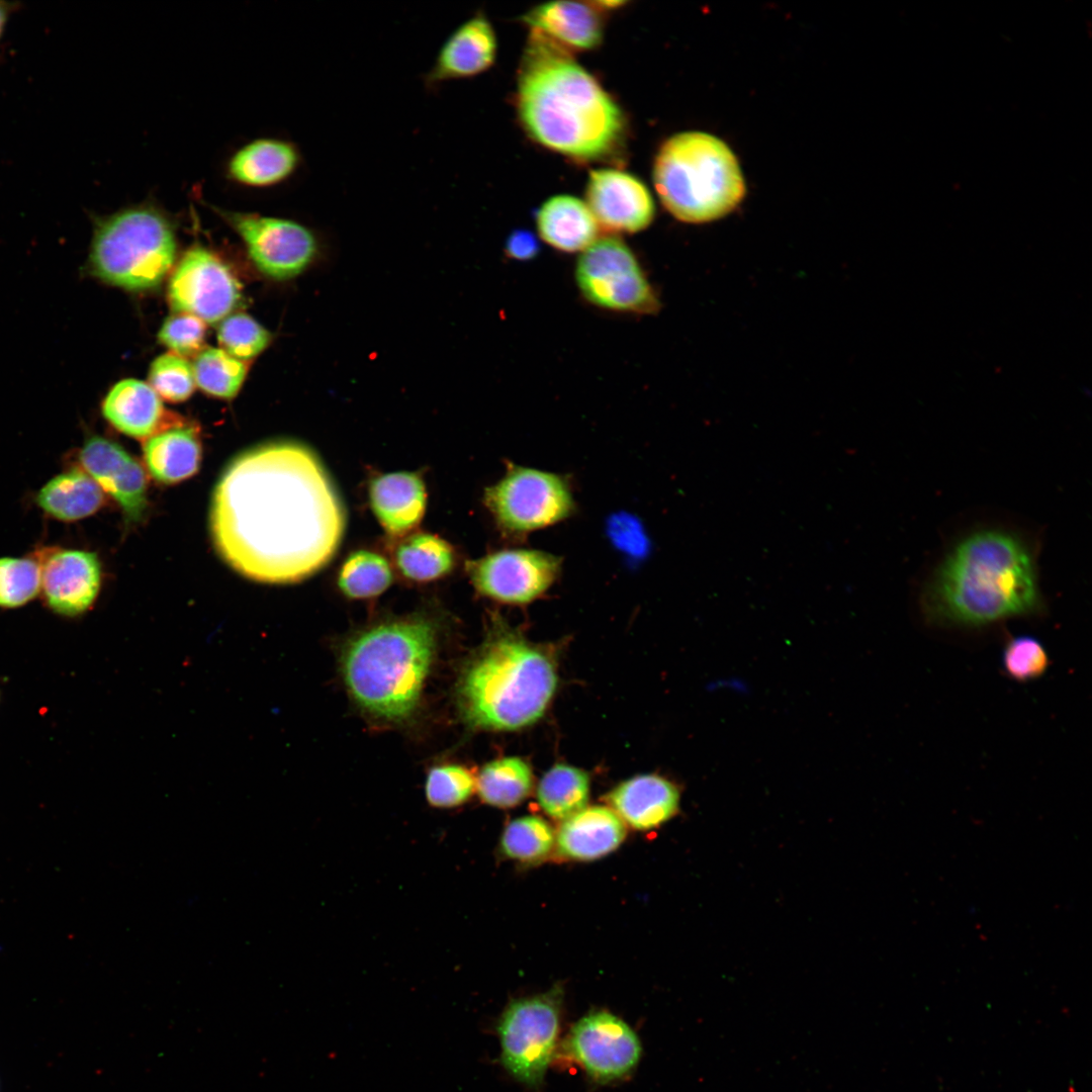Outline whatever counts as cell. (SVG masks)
I'll list each match as a JSON object with an SVG mask.
<instances>
[{"label": "cell", "instance_id": "6da1fadb", "mask_svg": "<svg viewBox=\"0 0 1092 1092\" xmlns=\"http://www.w3.org/2000/svg\"><path fill=\"white\" fill-rule=\"evenodd\" d=\"M345 524L343 504L321 460L291 440L237 456L211 499L218 554L259 582L292 583L318 571L335 555Z\"/></svg>", "mask_w": 1092, "mask_h": 1092}, {"label": "cell", "instance_id": "7a4b0ae2", "mask_svg": "<svg viewBox=\"0 0 1092 1092\" xmlns=\"http://www.w3.org/2000/svg\"><path fill=\"white\" fill-rule=\"evenodd\" d=\"M516 105L531 138L575 160L607 157L624 134L614 99L566 48L536 30L520 63Z\"/></svg>", "mask_w": 1092, "mask_h": 1092}, {"label": "cell", "instance_id": "3957f363", "mask_svg": "<svg viewBox=\"0 0 1092 1092\" xmlns=\"http://www.w3.org/2000/svg\"><path fill=\"white\" fill-rule=\"evenodd\" d=\"M1041 599L1034 555L1017 534L974 532L953 546L923 594L927 617L954 626H982L1036 612Z\"/></svg>", "mask_w": 1092, "mask_h": 1092}, {"label": "cell", "instance_id": "277c9868", "mask_svg": "<svg viewBox=\"0 0 1092 1092\" xmlns=\"http://www.w3.org/2000/svg\"><path fill=\"white\" fill-rule=\"evenodd\" d=\"M557 687L556 666L540 647L500 631L464 670L458 703L472 728L513 731L538 721Z\"/></svg>", "mask_w": 1092, "mask_h": 1092}, {"label": "cell", "instance_id": "5b68a950", "mask_svg": "<svg viewBox=\"0 0 1092 1092\" xmlns=\"http://www.w3.org/2000/svg\"><path fill=\"white\" fill-rule=\"evenodd\" d=\"M437 629L425 617L373 626L349 642L342 670L349 693L373 717L399 722L416 710L433 662Z\"/></svg>", "mask_w": 1092, "mask_h": 1092}, {"label": "cell", "instance_id": "8992f818", "mask_svg": "<svg viewBox=\"0 0 1092 1092\" xmlns=\"http://www.w3.org/2000/svg\"><path fill=\"white\" fill-rule=\"evenodd\" d=\"M653 183L664 207L677 219L701 223L733 210L745 193L743 176L730 148L701 131L677 133L660 147Z\"/></svg>", "mask_w": 1092, "mask_h": 1092}, {"label": "cell", "instance_id": "52a82bcc", "mask_svg": "<svg viewBox=\"0 0 1092 1092\" xmlns=\"http://www.w3.org/2000/svg\"><path fill=\"white\" fill-rule=\"evenodd\" d=\"M176 251L171 219L147 201L95 218L85 269L103 283L126 290H147L159 285L168 274Z\"/></svg>", "mask_w": 1092, "mask_h": 1092}, {"label": "cell", "instance_id": "ba28073f", "mask_svg": "<svg viewBox=\"0 0 1092 1092\" xmlns=\"http://www.w3.org/2000/svg\"><path fill=\"white\" fill-rule=\"evenodd\" d=\"M562 996L561 989L555 987L517 999L507 1006L496 1023L503 1067L529 1087L542 1084L556 1053Z\"/></svg>", "mask_w": 1092, "mask_h": 1092}, {"label": "cell", "instance_id": "9c48e42d", "mask_svg": "<svg viewBox=\"0 0 1092 1092\" xmlns=\"http://www.w3.org/2000/svg\"><path fill=\"white\" fill-rule=\"evenodd\" d=\"M582 296L601 308L639 314L654 313L659 300L637 257L621 239H597L575 264Z\"/></svg>", "mask_w": 1092, "mask_h": 1092}, {"label": "cell", "instance_id": "30bf717a", "mask_svg": "<svg viewBox=\"0 0 1092 1092\" xmlns=\"http://www.w3.org/2000/svg\"><path fill=\"white\" fill-rule=\"evenodd\" d=\"M484 503L497 525L511 535L554 525L574 510L564 477L516 465H511L498 482L485 489Z\"/></svg>", "mask_w": 1092, "mask_h": 1092}, {"label": "cell", "instance_id": "8fae6325", "mask_svg": "<svg viewBox=\"0 0 1092 1092\" xmlns=\"http://www.w3.org/2000/svg\"><path fill=\"white\" fill-rule=\"evenodd\" d=\"M240 236L247 251L266 276L288 280L303 273L316 259L320 245L314 233L288 218L213 208Z\"/></svg>", "mask_w": 1092, "mask_h": 1092}, {"label": "cell", "instance_id": "7c38bea8", "mask_svg": "<svg viewBox=\"0 0 1092 1092\" xmlns=\"http://www.w3.org/2000/svg\"><path fill=\"white\" fill-rule=\"evenodd\" d=\"M563 1053L595 1082L608 1084L631 1075L642 1046L637 1033L615 1014L599 1010L571 1027Z\"/></svg>", "mask_w": 1092, "mask_h": 1092}, {"label": "cell", "instance_id": "4fadbf2b", "mask_svg": "<svg viewBox=\"0 0 1092 1092\" xmlns=\"http://www.w3.org/2000/svg\"><path fill=\"white\" fill-rule=\"evenodd\" d=\"M241 285L230 268L202 247L186 252L171 275L168 299L173 310L215 324L240 303Z\"/></svg>", "mask_w": 1092, "mask_h": 1092}, {"label": "cell", "instance_id": "5bb4252c", "mask_svg": "<svg viewBox=\"0 0 1092 1092\" xmlns=\"http://www.w3.org/2000/svg\"><path fill=\"white\" fill-rule=\"evenodd\" d=\"M561 559L545 551L506 549L466 562V571L481 595L507 604H527L556 580Z\"/></svg>", "mask_w": 1092, "mask_h": 1092}, {"label": "cell", "instance_id": "9a60e30c", "mask_svg": "<svg viewBox=\"0 0 1092 1092\" xmlns=\"http://www.w3.org/2000/svg\"><path fill=\"white\" fill-rule=\"evenodd\" d=\"M81 469L121 508L127 523L140 522L148 508V479L143 466L117 443L93 435L79 452Z\"/></svg>", "mask_w": 1092, "mask_h": 1092}, {"label": "cell", "instance_id": "2e32d148", "mask_svg": "<svg viewBox=\"0 0 1092 1092\" xmlns=\"http://www.w3.org/2000/svg\"><path fill=\"white\" fill-rule=\"evenodd\" d=\"M585 197L597 222L612 232H640L652 222L655 215L654 201L648 188L625 171H590Z\"/></svg>", "mask_w": 1092, "mask_h": 1092}, {"label": "cell", "instance_id": "e0dca14e", "mask_svg": "<svg viewBox=\"0 0 1092 1092\" xmlns=\"http://www.w3.org/2000/svg\"><path fill=\"white\" fill-rule=\"evenodd\" d=\"M497 53L494 28L480 11L460 23L443 41L431 68L424 74L427 90L444 83L473 78L486 72Z\"/></svg>", "mask_w": 1092, "mask_h": 1092}, {"label": "cell", "instance_id": "ac0fdd59", "mask_svg": "<svg viewBox=\"0 0 1092 1092\" xmlns=\"http://www.w3.org/2000/svg\"><path fill=\"white\" fill-rule=\"evenodd\" d=\"M37 561L41 571L40 588L54 611L74 616L93 604L101 581V567L95 553L55 549L49 550Z\"/></svg>", "mask_w": 1092, "mask_h": 1092}, {"label": "cell", "instance_id": "d6986e66", "mask_svg": "<svg viewBox=\"0 0 1092 1092\" xmlns=\"http://www.w3.org/2000/svg\"><path fill=\"white\" fill-rule=\"evenodd\" d=\"M302 161L296 144L279 138H258L237 149L224 166L225 178L248 188H270L290 179Z\"/></svg>", "mask_w": 1092, "mask_h": 1092}, {"label": "cell", "instance_id": "ffe728a7", "mask_svg": "<svg viewBox=\"0 0 1092 1092\" xmlns=\"http://www.w3.org/2000/svg\"><path fill=\"white\" fill-rule=\"evenodd\" d=\"M613 811L635 829L655 828L678 811L679 791L668 780L656 775L629 779L607 795Z\"/></svg>", "mask_w": 1092, "mask_h": 1092}, {"label": "cell", "instance_id": "44dd1931", "mask_svg": "<svg viewBox=\"0 0 1092 1092\" xmlns=\"http://www.w3.org/2000/svg\"><path fill=\"white\" fill-rule=\"evenodd\" d=\"M626 832L625 823L611 808L590 806L562 821L555 842L566 858L593 860L618 848Z\"/></svg>", "mask_w": 1092, "mask_h": 1092}, {"label": "cell", "instance_id": "7402d4cb", "mask_svg": "<svg viewBox=\"0 0 1092 1092\" xmlns=\"http://www.w3.org/2000/svg\"><path fill=\"white\" fill-rule=\"evenodd\" d=\"M144 459L159 482L174 484L194 475L201 462L198 429L181 421L167 422L145 440Z\"/></svg>", "mask_w": 1092, "mask_h": 1092}, {"label": "cell", "instance_id": "603a6c76", "mask_svg": "<svg viewBox=\"0 0 1092 1092\" xmlns=\"http://www.w3.org/2000/svg\"><path fill=\"white\" fill-rule=\"evenodd\" d=\"M373 514L384 530L402 537L422 520L427 504L425 484L412 472H392L373 478L369 485Z\"/></svg>", "mask_w": 1092, "mask_h": 1092}, {"label": "cell", "instance_id": "cb8c5ba5", "mask_svg": "<svg viewBox=\"0 0 1092 1092\" xmlns=\"http://www.w3.org/2000/svg\"><path fill=\"white\" fill-rule=\"evenodd\" d=\"M522 20L566 49H595L603 38V20L593 2L544 3L528 11Z\"/></svg>", "mask_w": 1092, "mask_h": 1092}, {"label": "cell", "instance_id": "d4e9b609", "mask_svg": "<svg viewBox=\"0 0 1092 1092\" xmlns=\"http://www.w3.org/2000/svg\"><path fill=\"white\" fill-rule=\"evenodd\" d=\"M105 420L122 434L147 439L168 421L163 403L146 382L123 379L115 383L101 404Z\"/></svg>", "mask_w": 1092, "mask_h": 1092}, {"label": "cell", "instance_id": "484cf974", "mask_svg": "<svg viewBox=\"0 0 1092 1092\" xmlns=\"http://www.w3.org/2000/svg\"><path fill=\"white\" fill-rule=\"evenodd\" d=\"M540 238L566 253L583 252L596 240L598 222L587 204L562 194L547 199L536 214Z\"/></svg>", "mask_w": 1092, "mask_h": 1092}, {"label": "cell", "instance_id": "4316f807", "mask_svg": "<svg viewBox=\"0 0 1092 1092\" xmlns=\"http://www.w3.org/2000/svg\"><path fill=\"white\" fill-rule=\"evenodd\" d=\"M103 493L88 473L72 468L50 479L37 492L35 502L50 517L74 522L96 513L103 506Z\"/></svg>", "mask_w": 1092, "mask_h": 1092}, {"label": "cell", "instance_id": "83f0119b", "mask_svg": "<svg viewBox=\"0 0 1092 1092\" xmlns=\"http://www.w3.org/2000/svg\"><path fill=\"white\" fill-rule=\"evenodd\" d=\"M397 570L407 579L425 582L448 574L455 565L452 546L438 536L416 533L402 538L393 550Z\"/></svg>", "mask_w": 1092, "mask_h": 1092}, {"label": "cell", "instance_id": "f1b7e54d", "mask_svg": "<svg viewBox=\"0 0 1092 1092\" xmlns=\"http://www.w3.org/2000/svg\"><path fill=\"white\" fill-rule=\"evenodd\" d=\"M533 786L530 766L516 756L486 763L476 780L480 799L497 808H511L528 797Z\"/></svg>", "mask_w": 1092, "mask_h": 1092}, {"label": "cell", "instance_id": "f546056e", "mask_svg": "<svg viewBox=\"0 0 1092 1092\" xmlns=\"http://www.w3.org/2000/svg\"><path fill=\"white\" fill-rule=\"evenodd\" d=\"M588 796L587 774L568 764L552 766L537 788V799L542 810L562 821L585 808Z\"/></svg>", "mask_w": 1092, "mask_h": 1092}, {"label": "cell", "instance_id": "4dcf8cb0", "mask_svg": "<svg viewBox=\"0 0 1092 1092\" xmlns=\"http://www.w3.org/2000/svg\"><path fill=\"white\" fill-rule=\"evenodd\" d=\"M392 581L389 562L380 554L359 550L343 563L338 585L351 599H369L383 593Z\"/></svg>", "mask_w": 1092, "mask_h": 1092}, {"label": "cell", "instance_id": "1f68e13d", "mask_svg": "<svg viewBox=\"0 0 1092 1092\" xmlns=\"http://www.w3.org/2000/svg\"><path fill=\"white\" fill-rule=\"evenodd\" d=\"M193 371L195 383L206 394L231 399L241 389L247 366L222 349L206 348L195 357Z\"/></svg>", "mask_w": 1092, "mask_h": 1092}, {"label": "cell", "instance_id": "d6a6232c", "mask_svg": "<svg viewBox=\"0 0 1092 1092\" xmlns=\"http://www.w3.org/2000/svg\"><path fill=\"white\" fill-rule=\"evenodd\" d=\"M555 834L549 823L539 816H523L511 821L500 838L502 853L521 862H536L553 849Z\"/></svg>", "mask_w": 1092, "mask_h": 1092}, {"label": "cell", "instance_id": "836d02e7", "mask_svg": "<svg viewBox=\"0 0 1092 1092\" xmlns=\"http://www.w3.org/2000/svg\"><path fill=\"white\" fill-rule=\"evenodd\" d=\"M475 789L476 780L468 768L459 764H443L429 771L425 794L432 807L449 809L468 801Z\"/></svg>", "mask_w": 1092, "mask_h": 1092}, {"label": "cell", "instance_id": "e575fe53", "mask_svg": "<svg viewBox=\"0 0 1092 1092\" xmlns=\"http://www.w3.org/2000/svg\"><path fill=\"white\" fill-rule=\"evenodd\" d=\"M41 586L39 562L30 557L0 558V607H19L32 600Z\"/></svg>", "mask_w": 1092, "mask_h": 1092}, {"label": "cell", "instance_id": "d590c367", "mask_svg": "<svg viewBox=\"0 0 1092 1092\" xmlns=\"http://www.w3.org/2000/svg\"><path fill=\"white\" fill-rule=\"evenodd\" d=\"M219 345L232 357L246 361L262 353L272 340L271 334L252 316L236 313L220 322Z\"/></svg>", "mask_w": 1092, "mask_h": 1092}, {"label": "cell", "instance_id": "8d00e7d4", "mask_svg": "<svg viewBox=\"0 0 1092 1092\" xmlns=\"http://www.w3.org/2000/svg\"><path fill=\"white\" fill-rule=\"evenodd\" d=\"M149 382L164 399L171 402L184 401L194 390L193 366L174 353L160 355L150 367Z\"/></svg>", "mask_w": 1092, "mask_h": 1092}, {"label": "cell", "instance_id": "74e56055", "mask_svg": "<svg viewBox=\"0 0 1092 1092\" xmlns=\"http://www.w3.org/2000/svg\"><path fill=\"white\" fill-rule=\"evenodd\" d=\"M1002 664L1009 677L1028 681L1041 676L1048 669L1050 658L1043 645L1030 636L1010 639L1003 650Z\"/></svg>", "mask_w": 1092, "mask_h": 1092}, {"label": "cell", "instance_id": "f35d334b", "mask_svg": "<svg viewBox=\"0 0 1092 1092\" xmlns=\"http://www.w3.org/2000/svg\"><path fill=\"white\" fill-rule=\"evenodd\" d=\"M205 332V324L200 318L176 312L164 322L158 338L174 354L186 359L196 357L203 350Z\"/></svg>", "mask_w": 1092, "mask_h": 1092}, {"label": "cell", "instance_id": "ab89813d", "mask_svg": "<svg viewBox=\"0 0 1092 1092\" xmlns=\"http://www.w3.org/2000/svg\"><path fill=\"white\" fill-rule=\"evenodd\" d=\"M537 238L528 230H515L507 238L505 251L511 259L531 260L539 253Z\"/></svg>", "mask_w": 1092, "mask_h": 1092}, {"label": "cell", "instance_id": "60d3db41", "mask_svg": "<svg viewBox=\"0 0 1092 1092\" xmlns=\"http://www.w3.org/2000/svg\"><path fill=\"white\" fill-rule=\"evenodd\" d=\"M9 16V7L7 3L0 2V37L4 31Z\"/></svg>", "mask_w": 1092, "mask_h": 1092}]
</instances>
